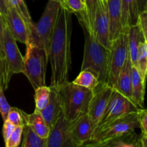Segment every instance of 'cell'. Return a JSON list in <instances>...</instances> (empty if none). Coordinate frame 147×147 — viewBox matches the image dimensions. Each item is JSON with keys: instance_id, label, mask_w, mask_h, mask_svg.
Instances as JSON below:
<instances>
[{"instance_id": "1", "label": "cell", "mask_w": 147, "mask_h": 147, "mask_svg": "<svg viewBox=\"0 0 147 147\" xmlns=\"http://www.w3.org/2000/svg\"><path fill=\"white\" fill-rule=\"evenodd\" d=\"M72 30V14L60 7L49 52L48 61H50L52 70L50 86L59 87L69 81Z\"/></svg>"}, {"instance_id": "2", "label": "cell", "mask_w": 147, "mask_h": 147, "mask_svg": "<svg viewBox=\"0 0 147 147\" xmlns=\"http://www.w3.org/2000/svg\"><path fill=\"white\" fill-rule=\"evenodd\" d=\"M62 113L70 121H74L88 113L93 90L67 82L57 87Z\"/></svg>"}, {"instance_id": "3", "label": "cell", "mask_w": 147, "mask_h": 147, "mask_svg": "<svg viewBox=\"0 0 147 147\" xmlns=\"http://www.w3.org/2000/svg\"><path fill=\"white\" fill-rule=\"evenodd\" d=\"M81 26L85 35L84 55L81 70H90L96 76L99 83H107L109 50L96 40L87 27Z\"/></svg>"}, {"instance_id": "4", "label": "cell", "mask_w": 147, "mask_h": 147, "mask_svg": "<svg viewBox=\"0 0 147 147\" xmlns=\"http://www.w3.org/2000/svg\"><path fill=\"white\" fill-rule=\"evenodd\" d=\"M140 128L138 112L129 113L103 126L97 127L91 139L84 146L100 147L111 139Z\"/></svg>"}, {"instance_id": "5", "label": "cell", "mask_w": 147, "mask_h": 147, "mask_svg": "<svg viewBox=\"0 0 147 147\" xmlns=\"http://www.w3.org/2000/svg\"><path fill=\"white\" fill-rule=\"evenodd\" d=\"M24 57L23 74L27 78L34 89L45 86V75L48 57L41 46L32 42L27 45Z\"/></svg>"}, {"instance_id": "6", "label": "cell", "mask_w": 147, "mask_h": 147, "mask_svg": "<svg viewBox=\"0 0 147 147\" xmlns=\"http://www.w3.org/2000/svg\"><path fill=\"white\" fill-rule=\"evenodd\" d=\"M16 40L7 27L4 29V68L0 81L4 90L8 88L11 77L14 74L22 73L24 68V57L20 52Z\"/></svg>"}, {"instance_id": "7", "label": "cell", "mask_w": 147, "mask_h": 147, "mask_svg": "<svg viewBox=\"0 0 147 147\" xmlns=\"http://www.w3.org/2000/svg\"><path fill=\"white\" fill-rule=\"evenodd\" d=\"M127 31L128 29L125 30L117 39L112 41L109 49L106 83L113 88L129 54Z\"/></svg>"}, {"instance_id": "8", "label": "cell", "mask_w": 147, "mask_h": 147, "mask_svg": "<svg viewBox=\"0 0 147 147\" xmlns=\"http://www.w3.org/2000/svg\"><path fill=\"white\" fill-rule=\"evenodd\" d=\"M60 9V4L59 1L55 0H49L40 19L36 24H34L35 35L40 45L45 50L48 60L50 41Z\"/></svg>"}, {"instance_id": "9", "label": "cell", "mask_w": 147, "mask_h": 147, "mask_svg": "<svg viewBox=\"0 0 147 147\" xmlns=\"http://www.w3.org/2000/svg\"><path fill=\"white\" fill-rule=\"evenodd\" d=\"M140 109L131 100L113 89L107 107L97 127L105 126L129 113L138 112Z\"/></svg>"}, {"instance_id": "10", "label": "cell", "mask_w": 147, "mask_h": 147, "mask_svg": "<svg viewBox=\"0 0 147 147\" xmlns=\"http://www.w3.org/2000/svg\"><path fill=\"white\" fill-rule=\"evenodd\" d=\"M113 90V88L106 83H99L93 90L88 113L91 118L96 129L107 107Z\"/></svg>"}, {"instance_id": "11", "label": "cell", "mask_w": 147, "mask_h": 147, "mask_svg": "<svg viewBox=\"0 0 147 147\" xmlns=\"http://www.w3.org/2000/svg\"><path fill=\"white\" fill-rule=\"evenodd\" d=\"M71 126L72 121L67 120L61 112L50 129L47 147H77L72 139Z\"/></svg>"}, {"instance_id": "12", "label": "cell", "mask_w": 147, "mask_h": 147, "mask_svg": "<svg viewBox=\"0 0 147 147\" xmlns=\"http://www.w3.org/2000/svg\"><path fill=\"white\" fill-rule=\"evenodd\" d=\"M109 19L106 1L99 0L95 14L93 34L98 42L109 50L111 42L109 39Z\"/></svg>"}, {"instance_id": "13", "label": "cell", "mask_w": 147, "mask_h": 147, "mask_svg": "<svg viewBox=\"0 0 147 147\" xmlns=\"http://www.w3.org/2000/svg\"><path fill=\"white\" fill-rule=\"evenodd\" d=\"M6 27L16 41L26 45L30 42V30L24 20L11 6L3 15Z\"/></svg>"}, {"instance_id": "14", "label": "cell", "mask_w": 147, "mask_h": 147, "mask_svg": "<svg viewBox=\"0 0 147 147\" xmlns=\"http://www.w3.org/2000/svg\"><path fill=\"white\" fill-rule=\"evenodd\" d=\"M96 129L88 113L72 121L71 136L76 146H83L91 139Z\"/></svg>"}, {"instance_id": "15", "label": "cell", "mask_w": 147, "mask_h": 147, "mask_svg": "<svg viewBox=\"0 0 147 147\" xmlns=\"http://www.w3.org/2000/svg\"><path fill=\"white\" fill-rule=\"evenodd\" d=\"M106 5L109 19V39L112 42L124 31L121 24L122 0H106Z\"/></svg>"}, {"instance_id": "16", "label": "cell", "mask_w": 147, "mask_h": 147, "mask_svg": "<svg viewBox=\"0 0 147 147\" xmlns=\"http://www.w3.org/2000/svg\"><path fill=\"white\" fill-rule=\"evenodd\" d=\"M50 88L51 93L48 103L40 111L50 129H51L61 113L62 108L57 87L50 86Z\"/></svg>"}, {"instance_id": "17", "label": "cell", "mask_w": 147, "mask_h": 147, "mask_svg": "<svg viewBox=\"0 0 147 147\" xmlns=\"http://www.w3.org/2000/svg\"><path fill=\"white\" fill-rule=\"evenodd\" d=\"M132 66L133 65H132L130 55L129 54L127 59L119 73L117 81L113 87L114 90H117L118 92H119L131 100Z\"/></svg>"}, {"instance_id": "18", "label": "cell", "mask_w": 147, "mask_h": 147, "mask_svg": "<svg viewBox=\"0 0 147 147\" xmlns=\"http://www.w3.org/2000/svg\"><path fill=\"white\" fill-rule=\"evenodd\" d=\"M128 44H129V53L131 60L132 65L136 67L138 52L141 43L145 41L143 33L140 28L139 23L130 26L128 28Z\"/></svg>"}, {"instance_id": "19", "label": "cell", "mask_w": 147, "mask_h": 147, "mask_svg": "<svg viewBox=\"0 0 147 147\" xmlns=\"http://www.w3.org/2000/svg\"><path fill=\"white\" fill-rule=\"evenodd\" d=\"M22 113L24 121V124L30 126L40 137H48L50 129L40 111L35 109L33 113L27 114L22 110Z\"/></svg>"}, {"instance_id": "20", "label": "cell", "mask_w": 147, "mask_h": 147, "mask_svg": "<svg viewBox=\"0 0 147 147\" xmlns=\"http://www.w3.org/2000/svg\"><path fill=\"white\" fill-rule=\"evenodd\" d=\"M131 78L132 101L138 108L144 109L146 83L143 81L139 70L134 66H132Z\"/></svg>"}, {"instance_id": "21", "label": "cell", "mask_w": 147, "mask_h": 147, "mask_svg": "<svg viewBox=\"0 0 147 147\" xmlns=\"http://www.w3.org/2000/svg\"><path fill=\"white\" fill-rule=\"evenodd\" d=\"M139 13L136 0H122L121 24L123 30H127L130 26L138 22Z\"/></svg>"}, {"instance_id": "22", "label": "cell", "mask_w": 147, "mask_h": 147, "mask_svg": "<svg viewBox=\"0 0 147 147\" xmlns=\"http://www.w3.org/2000/svg\"><path fill=\"white\" fill-rule=\"evenodd\" d=\"M142 147L141 136L135 130L127 132L118 137L111 139L101 145L100 147Z\"/></svg>"}, {"instance_id": "23", "label": "cell", "mask_w": 147, "mask_h": 147, "mask_svg": "<svg viewBox=\"0 0 147 147\" xmlns=\"http://www.w3.org/2000/svg\"><path fill=\"white\" fill-rule=\"evenodd\" d=\"M10 6L13 7L17 11V12L24 20L30 30V42L37 39L34 33V23L32 20L31 16L29 12L28 8L26 5L24 0H9Z\"/></svg>"}, {"instance_id": "24", "label": "cell", "mask_w": 147, "mask_h": 147, "mask_svg": "<svg viewBox=\"0 0 147 147\" xmlns=\"http://www.w3.org/2000/svg\"><path fill=\"white\" fill-rule=\"evenodd\" d=\"M22 147H47V138H42L27 124L23 126Z\"/></svg>"}, {"instance_id": "25", "label": "cell", "mask_w": 147, "mask_h": 147, "mask_svg": "<svg viewBox=\"0 0 147 147\" xmlns=\"http://www.w3.org/2000/svg\"><path fill=\"white\" fill-rule=\"evenodd\" d=\"M73 83L86 88L94 90L95 88L98 85L99 81L96 76L91 71L88 70H83L80 71Z\"/></svg>"}, {"instance_id": "26", "label": "cell", "mask_w": 147, "mask_h": 147, "mask_svg": "<svg viewBox=\"0 0 147 147\" xmlns=\"http://www.w3.org/2000/svg\"><path fill=\"white\" fill-rule=\"evenodd\" d=\"M136 68L139 70L143 81L146 83L147 78V42L141 43L138 52Z\"/></svg>"}, {"instance_id": "27", "label": "cell", "mask_w": 147, "mask_h": 147, "mask_svg": "<svg viewBox=\"0 0 147 147\" xmlns=\"http://www.w3.org/2000/svg\"><path fill=\"white\" fill-rule=\"evenodd\" d=\"M51 88L50 86H40L34 89V101L35 109L41 111L45 107L50 100Z\"/></svg>"}, {"instance_id": "28", "label": "cell", "mask_w": 147, "mask_h": 147, "mask_svg": "<svg viewBox=\"0 0 147 147\" xmlns=\"http://www.w3.org/2000/svg\"><path fill=\"white\" fill-rule=\"evenodd\" d=\"M84 1L86 6V9H87L88 18V22L89 25H90V34H93V27L95 14H96L98 5L99 0H84Z\"/></svg>"}, {"instance_id": "29", "label": "cell", "mask_w": 147, "mask_h": 147, "mask_svg": "<svg viewBox=\"0 0 147 147\" xmlns=\"http://www.w3.org/2000/svg\"><path fill=\"white\" fill-rule=\"evenodd\" d=\"M23 126H15L9 139L5 142L6 147H17L20 146L22 136Z\"/></svg>"}, {"instance_id": "30", "label": "cell", "mask_w": 147, "mask_h": 147, "mask_svg": "<svg viewBox=\"0 0 147 147\" xmlns=\"http://www.w3.org/2000/svg\"><path fill=\"white\" fill-rule=\"evenodd\" d=\"M6 120H8L15 126H23L24 125V121L23 119L22 113V110L16 107L10 108Z\"/></svg>"}, {"instance_id": "31", "label": "cell", "mask_w": 147, "mask_h": 147, "mask_svg": "<svg viewBox=\"0 0 147 147\" xmlns=\"http://www.w3.org/2000/svg\"><path fill=\"white\" fill-rule=\"evenodd\" d=\"M5 27L3 15L0 16V81L2 78L4 68V29Z\"/></svg>"}, {"instance_id": "32", "label": "cell", "mask_w": 147, "mask_h": 147, "mask_svg": "<svg viewBox=\"0 0 147 147\" xmlns=\"http://www.w3.org/2000/svg\"><path fill=\"white\" fill-rule=\"evenodd\" d=\"M10 108L11 106L7 102L4 94V89L2 88L1 84H0V113H1L3 121H5L7 119V114H8Z\"/></svg>"}, {"instance_id": "33", "label": "cell", "mask_w": 147, "mask_h": 147, "mask_svg": "<svg viewBox=\"0 0 147 147\" xmlns=\"http://www.w3.org/2000/svg\"><path fill=\"white\" fill-rule=\"evenodd\" d=\"M138 116L142 134H147V109H141L138 111Z\"/></svg>"}, {"instance_id": "34", "label": "cell", "mask_w": 147, "mask_h": 147, "mask_svg": "<svg viewBox=\"0 0 147 147\" xmlns=\"http://www.w3.org/2000/svg\"><path fill=\"white\" fill-rule=\"evenodd\" d=\"M138 23H139L142 33H143L145 42H147V11L139 13Z\"/></svg>"}, {"instance_id": "35", "label": "cell", "mask_w": 147, "mask_h": 147, "mask_svg": "<svg viewBox=\"0 0 147 147\" xmlns=\"http://www.w3.org/2000/svg\"><path fill=\"white\" fill-rule=\"evenodd\" d=\"M15 126L11 122L9 121L8 120L4 121V124H3V129H2V134L3 138H4V142L9 139L11 134L14 131Z\"/></svg>"}, {"instance_id": "36", "label": "cell", "mask_w": 147, "mask_h": 147, "mask_svg": "<svg viewBox=\"0 0 147 147\" xmlns=\"http://www.w3.org/2000/svg\"><path fill=\"white\" fill-rule=\"evenodd\" d=\"M138 13L147 11V0H136Z\"/></svg>"}, {"instance_id": "37", "label": "cell", "mask_w": 147, "mask_h": 147, "mask_svg": "<svg viewBox=\"0 0 147 147\" xmlns=\"http://www.w3.org/2000/svg\"><path fill=\"white\" fill-rule=\"evenodd\" d=\"M9 6L10 4L9 0H0V10H1L2 15L6 14Z\"/></svg>"}, {"instance_id": "38", "label": "cell", "mask_w": 147, "mask_h": 147, "mask_svg": "<svg viewBox=\"0 0 147 147\" xmlns=\"http://www.w3.org/2000/svg\"><path fill=\"white\" fill-rule=\"evenodd\" d=\"M141 144H142V147H147V134H142Z\"/></svg>"}, {"instance_id": "39", "label": "cell", "mask_w": 147, "mask_h": 147, "mask_svg": "<svg viewBox=\"0 0 147 147\" xmlns=\"http://www.w3.org/2000/svg\"><path fill=\"white\" fill-rule=\"evenodd\" d=\"M55 1H59V2H61V1H63V0H55Z\"/></svg>"}, {"instance_id": "40", "label": "cell", "mask_w": 147, "mask_h": 147, "mask_svg": "<svg viewBox=\"0 0 147 147\" xmlns=\"http://www.w3.org/2000/svg\"><path fill=\"white\" fill-rule=\"evenodd\" d=\"M1 15H2V14H1V10H0V16Z\"/></svg>"}, {"instance_id": "41", "label": "cell", "mask_w": 147, "mask_h": 147, "mask_svg": "<svg viewBox=\"0 0 147 147\" xmlns=\"http://www.w3.org/2000/svg\"><path fill=\"white\" fill-rule=\"evenodd\" d=\"M103 1H106V0H103Z\"/></svg>"}]
</instances>
